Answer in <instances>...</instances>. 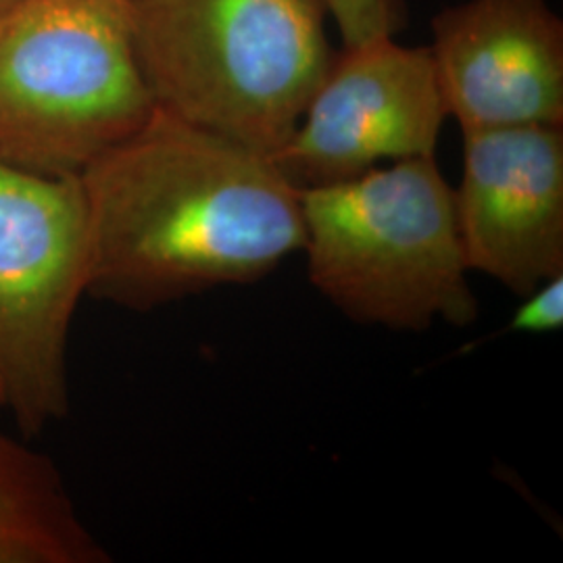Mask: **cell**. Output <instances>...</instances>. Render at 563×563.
<instances>
[{"label": "cell", "instance_id": "6da1fadb", "mask_svg": "<svg viewBox=\"0 0 563 563\" xmlns=\"http://www.w3.org/2000/svg\"><path fill=\"white\" fill-rule=\"evenodd\" d=\"M80 178L88 295L123 309L253 284L302 249L299 188L269 155L162 109Z\"/></svg>", "mask_w": 563, "mask_h": 563}, {"label": "cell", "instance_id": "7a4b0ae2", "mask_svg": "<svg viewBox=\"0 0 563 563\" xmlns=\"http://www.w3.org/2000/svg\"><path fill=\"white\" fill-rule=\"evenodd\" d=\"M157 109L274 157L334 59L323 0H132Z\"/></svg>", "mask_w": 563, "mask_h": 563}, {"label": "cell", "instance_id": "3957f363", "mask_svg": "<svg viewBox=\"0 0 563 563\" xmlns=\"http://www.w3.org/2000/svg\"><path fill=\"white\" fill-rule=\"evenodd\" d=\"M307 274L351 322L422 332L465 328L478 299L437 157L299 188Z\"/></svg>", "mask_w": 563, "mask_h": 563}, {"label": "cell", "instance_id": "277c9868", "mask_svg": "<svg viewBox=\"0 0 563 563\" xmlns=\"http://www.w3.org/2000/svg\"><path fill=\"white\" fill-rule=\"evenodd\" d=\"M157 111L132 0H27L0 20V155L78 174Z\"/></svg>", "mask_w": 563, "mask_h": 563}, {"label": "cell", "instance_id": "5b68a950", "mask_svg": "<svg viewBox=\"0 0 563 563\" xmlns=\"http://www.w3.org/2000/svg\"><path fill=\"white\" fill-rule=\"evenodd\" d=\"M88 284L80 176L0 155V401L30 439L69 413V336Z\"/></svg>", "mask_w": 563, "mask_h": 563}, {"label": "cell", "instance_id": "8992f818", "mask_svg": "<svg viewBox=\"0 0 563 563\" xmlns=\"http://www.w3.org/2000/svg\"><path fill=\"white\" fill-rule=\"evenodd\" d=\"M446 118L430 48L362 42L334 55L272 159L297 188L346 180L383 162L434 157Z\"/></svg>", "mask_w": 563, "mask_h": 563}, {"label": "cell", "instance_id": "52a82bcc", "mask_svg": "<svg viewBox=\"0 0 563 563\" xmlns=\"http://www.w3.org/2000/svg\"><path fill=\"white\" fill-rule=\"evenodd\" d=\"M453 207L470 272L518 297L563 274V125L463 132Z\"/></svg>", "mask_w": 563, "mask_h": 563}, {"label": "cell", "instance_id": "ba28073f", "mask_svg": "<svg viewBox=\"0 0 563 563\" xmlns=\"http://www.w3.org/2000/svg\"><path fill=\"white\" fill-rule=\"evenodd\" d=\"M432 30L444 104L463 132L563 125V21L547 0H465Z\"/></svg>", "mask_w": 563, "mask_h": 563}, {"label": "cell", "instance_id": "9c48e42d", "mask_svg": "<svg viewBox=\"0 0 563 563\" xmlns=\"http://www.w3.org/2000/svg\"><path fill=\"white\" fill-rule=\"evenodd\" d=\"M0 430V563H107L57 463Z\"/></svg>", "mask_w": 563, "mask_h": 563}, {"label": "cell", "instance_id": "30bf717a", "mask_svg": "<svg viewBox=\"0 0 563 563\" xmlns=\"http://www.w3.org/2000/svg\"><path fill=\"white\" fill-rule=\"evenodd\" d=\"M344 46L395 36L405 21L402 0H323Z\"/></svg>", "mask_w": 563, "mask_h": 563}, {"label": "cell", "instance_id": "8fae6325", "mask_svg": "<svg viewBox=\"0 0 563 563\" xmlns=\"http://www.w3.org/2000/svg\"><path fill=\"white\" fill-rule=\"evenodd\" d=\"M522 305L516 309L509 330L544 334L563 325V274L543 282L528 295L520 297Z\"/></svg>", "mask_w": 563, "mask_h": 563}, {"label": "cell", "instance_id": "7c38bea8", "mask_svg": "<svg viewBox=\"0 0 563 563\" xmlns=\"http://www.w3.org/2000/svg\"><path fill=\"white\" fill-rule=\"evenodd\" d=\"M23 2H27V0H0V20L9 13H13L15 9H20Z\"/></svg>", "mask_w": 563, "mask_h": 563}, {"label": "cell", "instance_id": "4fadbf2b", "mask_svg": "<svg viewBox=\"0 0 563 563\" xmlns=\"http://www.w3.org/2000/svg\"><path fill=\"white\" fill-rule=\"evenodd\" d=\"M0 409H2V401H0Z\"/></svg>", "mask_w": 563, "mask_h": 563}]
</instances>
